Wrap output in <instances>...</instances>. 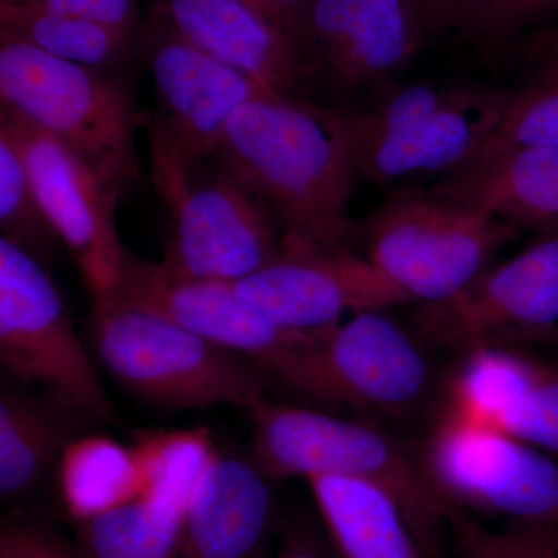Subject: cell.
Listing matches in <instances>:
<instances>
[{
	"instance_id": "6da1fadb",
	"label": "cell",
	"mask_w": 558,
	"mask_h": 558,
	"mask_svg": "<svg viewBox=\"0 0 558 558\" xmlns=\"http://www.w3.org/2000/svg\"><path fill=\"white\" fill-rule=\"evenodd\" d=\"M213 161L269 213L282 240L349 248L359 178L349 109L263 89L233 117Z\"/></svg>"
},
{
	"instance_id": "7a4b0ae2",
	"label": "cell",
	"mask_w": 558,
	"mask_h": 558,
	"mask_svg": "<svg viewBox=\"0 0 558 558\" xmlns=\"http://www.w3.org/2000/svg\"><path fill=\"white\" fill-rule=\"evenodd\" d=\"M252 458L271 480L344 476L384 488L398 501L425 553L438 548L449 526L446 502L424 461L368 418L271 402L248 411Z\"/></svg>"
},
{
	"instance_id": "3957f363",
	"label": "cell",
	"mask_w": 558,
	"mask_h": 558,
	"mask_svg": "<svg viewBox=\"0 0 558 558\" xmlns=\"http://www.w3.org/2000/svg\"><path fill=\"white\" fill-rule=\"evenodd\" d=\"M508 87L469 78L396 86L349 110L359 178L388 186L464 171L486 149L508 105Z\"/></svg>"
},
{
	"instance_id": "277c9868",
	"label": "cell",
	"mask_w": 558,
	"mask_h": 558,
	"mask_svg": "<svg viewBox=\"0 0 558 558\" xmlns=\"http://www.w3.org/2000/svg\"><path fill=\"white\" fill-rule=\"evenodd\" d=\"M89 343L117 384L161 409L250 411L266 398L267 376L252 360L110 296L94 299Z\"/></svg>"
},
{
	"instance_id": "5b68a950",
	"label": "cell",
	"mask_w": 558,
	"mask_h": 558,
	"mask_svg": "<svg viewBox=\"0 0 558 558\" xmlns=\"http://www.w3.org/2000/svg\"><path fill=\"white\" fill-rule=\"evenodd\" d=\"M416 333L387 311L360 312L307 333L264 369L293 395L363 418L407 417L427 405L435 374Z\"/></svg>"
},
{
	"instance_id": "8992f818",
	"label": "cell",
	"mask_w": 558,
	"mask_h": 558,
	"mask_svg": "<svg viewBox=\"0 0 558 558\" xmlns=\"http://www.w3.org/2000/svg\"><path fill=\"white\" fill-rule=\"evenodd\" d=\"M148 134L150 175L170 211L161 263L186 277L240 281L266 266L282 238L269 213L215 161L180 156L154 113L140 116Z\"/></svg>"
},
{
	"instance_id": "52a82bcc",
	"label": "cell",
	"mask_w": 558,
	"mask_h": 558,
	"mask_svg": "<svg viewBox=\"0 0 558 558\" xmlns=\"http://www.w3.org/2000/svg\"><path fill=\"white\" fill-rule=\"evenodd\" d=\"M521 231L433 186H398L360 223L366 258L413 304L461 292Z\"/></svg>"
},
{
	"instance_id": "ba28073f",
	"label": "cell",
	"mask_w": 558,
	"mask_h": 558,
	"mask_svg": "<svg viewBox=\"0 0 558 558\" xmlns=\"http://www.w3.org/2000/svg\"><path fill=\"white\" fill-rule=\"evenodd\" d=\"M0 95L2 108L58 140L120 193L138 178L142 121L126 90L98 70L2 35Z\"/></svg>"
},
{
	"instance_id": "9c48e42d",
	"label": "cell",
	"mask_w": 558,
	"mask_h": 558,
	"mask_svg": "<svg viewBox=\"0 0 558 558\" xmlns=\"http://www.w3.org/2000/svg\"><path fill=\"white\" fill-rule=\"evenodd\" d=\"M447 508L558 538V461L505 429L447 409L421 454Z\"/></svg>"
},
{
	"instance_id": "30bf717a",
	"label": "cell",
	"mask_w": 558,
	"mask_h": 558,
	"mask_svg": "<svg viewBox=\"0 0 558 558\" xmlns=\"http://www.w3.org/2000/svg\"><path fill=\"white\" fill-rule=\"evenodd\" d=\"M0 359L84 418L113 414L90 349L61 293L27 248L0 238Z\"/></svg>"
},
{
	"instance_id": "8fae6325",
	"label": "cell",
	"mask_w": 558,
	"mask_h": 558,
	"mask_svg": "<svg viewBox=\"0 0 558 558\" xmlns=\"http://www.w3.org/2000/svg\"><path fill=\"white\" fill-rule=\"evenodd\" d=\"M429 38L411 0H312L295 44L300 95L379 100Z\"/></svg>"
},
{
	"instance_id": "7c38bea8",
	"label": "cell",
	"mask_w": 558,
	"mask_h": 558,
	"mask_svg": "<svg viewBox=\"0 0 558 558\" xmlns=\"http://www.w3.org/2000/svg\"><path fill=\"white\" fill-rule=\"evenodd\" d=\"M413 328L422 343L461 355L558 341V231L488 267L457 295L416 304Z\"/></svg>"
},
{
	"instance_id": "4fadbf2b",
	"label": "cell",
	"mask_w": 558,
	"mask_h": 558,
	"mask_svg": "<svg viewBox=\"0 0 558 558\" xmlns=\"http://www.w3.org/2000/svg\"><path fill=\"white\" fill-rule=\"evenodd\" d=\"M233 284L242 299L295 333L328 329L348 312L413 304L366 256L293 240H282L274 259Z\"/></svg>"
},
{
	"instance_id": "5bb4252c",
	"label": "cell",
	"mask_w": 558,
	"mask_h": 558,
	"mask_svg": "<svg viewBox=\"0 0 558 558\" xmlns=\"http://www.w3.org/2000/svg\"><path fill=\"white\" fill-rule=\"evenodd\" d=\"M0 126L20 146L40 213L72 253L92 296L106 295L128 250L116 226L120 191L13 110L2 108Z\"/></svg>"
},
{
	"instance_id": "9a60e30c",
	"label": "cell",
	"mask_w": 558,
	"mask_h": 558,
	"mask_svg": "<svg viewBox=\"0 0 558 558\" xmlns=\"http://www.w3.org/2000/svg\"><path fill=\"white\" fill-rule=\"evenodd\" d=\"M101 296L170 319L202 339L252 360L263 373L286 348L307 336L271 322L242 299L231 281L175 274L161 260L150 263L130 250L124 253L116 284Z\"/></svg>"
},
{
	"instance_id": "2e32d148",
	"label": "cell",
	"mask_w": 558,
	"mask_h": 558,
	"mask_svg": "<svg viewBox=\"0 0 558 558\" xmlns=\"http://www.w3.org/2000/svg\"><path fill=\"white\" fill-rule=\"evenodd\" d=\"M145 49L163 108L157 119L190 163L211 160L231 117L269 89L183 39L157 10L145 28Z\"/></svg>"
},
{
	"instance_id": "e0dca14e",
	"label": "cell",
	"mask_w": 558,
	"mask_h": 558,
	"mask_svg": "<svg viewBox=\"0 0 558 558\" xmlns=\"http://www.w3.org/2000/svg\"><path fill=\"white\" fill-rule=\"evenodd\" d=\"M271 481L255 459L218 453L183 515L180 558H258L277 520Z\"/></svg>"
},
{
	"instance_id": "ac0fdd59",
	"label": "cell",
	"mask_w": 558,
	"mask_h": 558,
	"mask_svg": "<svg viewBox=\"0 0 558 558\" xmlns=\"http://www.w3.org/2000/svg\"><path fill=\"white\" fill-rule=\"evenodd\" d=\"M174 31L263 86L300 95L295 51L242 0H156Z\"/></svg>"
},
{
	"instance_id": "d6986e66",
	"label": "cell",
	"mask_w": 558,
	"mask_h": 558,
	"mask_svg": "<svg viewBox=\"0 0 558 558\" xmlns=\"http://www.w3.org/2000/svg\"><path fill=\"white\" fill-rule=\"evenodd\" d=\"M432 186L520 231H558V148L487 150Z\"/></svg>"
},
{
	"instance_id": "ffe728a7",
	"label": "cell",
	"mask_w": 558,
	"mask_h": 558,
	"mask_svg": "<svg viewBox=\"0 0 558 558\" xmlns=\"http://www.w3.org/2000/svg\"><path fill=\"white\" fill-rule=\"evenodd\" d=\"M306 483L337 558H427L402 508L384 488L332 475Z\"/></svg>"
},
{
	"instance_id": "44dd1931",
	"label": "cell",
	"mask_w": 558,
	"mask_h": 558,
	"mask_svg": "<svg viewBox=\"0 0 558 558\" xmlns=\"http://www.w3.org/2000/svg\"><path fill=\"white\" fill-rule=\"evenodd\" d=\"M83 416L47 398L3 389L0 395V497L20 505L38 488L60 462L65 446L76 438L75 422Z\"/></svg>"
},
{
	"instance_id": "7402d4cb",
	"label": "cell",
	"mask_w": 558,
	"mask_h": 558,
	"mask_svg": "<svg viewBox=\"0 0 558 558\" xmlns=\"http://www.w3.org/2000/svg\"><path fill=\"white\" fill-rule=\"evenodd\" d=\"M57 468L61 499L73 521L128 505L142 492L134 450L109 436H76Z\"/></svg>"
},
{
	"instance_id": "603a6c76",
	"label": "cell",
	"mask_w": 558,
	"mask_h": 558,
	"mask_svg": "<svg viewBox=\"0 0 558 558\" xmlns=\"http://www.w3.org/2000/svg\"><path fill=\"white\" fill-rule=\"evenodd\" d=\"M0 31L61 60L102 70L120 64L131 49L130 33L70 14L38 9L33 3L0 5Z\"/></svg>"
},
{
	"instance_id": "cb8c5ba5",
	"label": "cell",
	"mask_w": 558,
	"mask_h": 558,
	"mask_svg": "<svg viewBox=\"0 0 558 558\" xmlns=\"http://www.w3.org/2000/svg\"><path fill=\"white\" fill-rule=\"evenodd\" d=\"M185 510L137 498L75 521V542L89 558H180Z\"/></svg>"
},
{
	"instance_id": "d4e9b609",
	"label": "cell",
	"mask_w": 558,
	"mask_h": 558,
	"mask_svg": "<svg viewBox=\"0 0 558 558\" xmlns=\"http://www.w3.org/2000/svg\"><path fill=\"white\" fill-rule=\"evenodd\" d=\"M140 498L186 510L219 451L207 428L143 429L132 442Z\"/></svg>"
},
{
	"instance_id": "484cf974",
	"label": "cell",
	"mask_w": 558,
	"mask_h": 558,
	"mask_svg": "<svg viewBox=\"0 0 558 558\" xmlns=\"http://www.w3.org/2000/svg\"><path fill=\"white\" fill-rule=\"evenodd\" d=\"M526 76L510 87L487 150L558 148V58L526 61Z\"/></svg>"
},
{
	"instance_id": "4316f807",
	"label": "cell",
	"mask_w": 558,
	"mask_h": 558,
	"mask_svg": "<svg viewBox=\"0 0 558 558\" xmlns=\"http://www.w3.org/2000/svg\"><path fill=\"white\" fill-rule=\"evenodd\" d=\"M0 227L2 238L32 252L53 234L44 219L17 143L0 126Z\"/></svg>"
},
{
	"instance_id": "83f0119b",
	"label": "cell",
	"mask_w": 558,
	"mask_h": 558,
	"mask_svg": "<svg viewBox=\"0 0 558 558\" xmlns=\"http://www.w3.org/2000/svg\"><path fill=\"white\" fill-rule=\"evenodd\" d=\"M497 427L558 458V362L539 360L526 391Z\"/></svg>"
},
{
	"instance_id": "f1b7e54d",
	"label": "cell",
	"mask_w": 558,
	"mask_h": 558,
	"mask_svg": "<svg viewBox=\"0 0 558 558\" xmlns=\"http://www.w3.org/2000/svg\"><path fill=\"white\" fill-rule=\"evenodd\" d=\"M0 558H89L46 521L10 510L0 523Z\"/></svg>"
},
{
	"instance_id": "f546056e",
	"label": "cell",
	"mask_w": 558,
	"mask_h": 558,
	"mask_svg": "<svg viewBox=\"0 0 558 558\" xmlns=\"http://www.w3.org/2000/svg\"><path fill=\"white\" fill-rule=\"evenodd\" d=\"M558 13V0H497L480 40L501 47L523 33L538 31Z\"/></svg>"
},
{
	"instance_id": "4dcf8cb0",
	"label": "cell",
	"mask_w": 558,
	"mask_h": 558,
	"mask_svg": "<svg viewBox=\"0 0 558 558\" xmlns=\"http://www.w3.org/2000/svg\"><path fill=\"white\" fill-rule=\"evenodd\" d=\"M428 36L465 33L480 38L497 0H411Z\"/></svg>"
},
{
	"instance_id": "1f68e13d",
	"label": "cell",
	"mask_w": 558,
	"mask_h": 558,
	"mask_svg": "<svg viewBox=\"0 0 558 558\" xmlns=\"http://www.w3.org/2000/svg\"><path fill=\"white\" fill-rule=\"evenodd\" d=\"M38 9L70 14L134 35L138 25L137 0H33Z\"/></svg>"
},
{
	"instance_id": "d6a6232c",
	"label": "cell",
	"mask_w": 558,
	"mask_h": 558,
	"mask_svg": "<svg viewBox=\"0 0 558 558\" xmlns=\"http://www.w3.org/2000/svg\"><path fill=\"white\" fill-rule=\"evenodd\" d=\"M490 537L498 558H558V538L539 529L510 524Z\"/></svg>"
},
{
	"instance_id": "836d02e7",
	"label": "cell",
	"mask_w": 558,
	"mask_h": 558,
	"mask_svg": "<svg viewBox=\"0 0 558 558\" xmlns=\"http://www.w3.org/2000/svg\"><path fill=\"white\" fill-rule=\"evenodd\" d=\"M242 2L259 14L278 35L288 40L295 51L301 25L312 0H242Z\"/></svg>"
},
{
	"instance_id": "e575fe53",
	"label": "cell",
	"mask_w": 558,
	"mask_h": 558,
	"mask_svg": "<svg viewBox=\"0 0 558 558\" xmlns=\"http://www.w3.org/2000/svg\"><path fill=\"white\" fill-rule=\"evenodd\" d=\"M275 558H337L317 529L304 519L290 520L282 531L281 543Z\"/></svg>"
},
{
	"instance_id": "d590c367",
	"label": "cell",
	"mask_w": 558,
	"mask_h": 558,
	"mask_svg": "<svg viewBox=\"0 0 558 558\" xmlns=\"http://www.w3.org/2000/svg\"><path fill=\"white\" fill-rule=\"evenodd\" d=\"M449 526L457 534L459 549L464 558H498L492 543L490 531L481 526L472 515L458 510H451Z\"/></svg>"
},
{
	"instance_id": "8d00e7d4",
	"label": "cell",
	"mask_w": 558,
	"mask_h": 558,
	"mask_svg": "<svg viewBox=\"0 0 558 558\" xmlns=\"http://www.w3.org/2000/svg\"><path fill=\"white\" fill-rule=\"evenodd\" d=\"M526 61L538 58H558V21L529 33L523 43Z\"/></svg>"
},
{
	"instance_id": "74e56055",
	"label": "cell",
	"mask_w": 558,
	"mask_h": 558,
	"mask_svg": "<svg viewBox=\"0 0 558 558\" xmlns=\"http://www.w3.org/2000/svg\"><path fill=\"white\" fill-rule=\"evenodd\" d=\"M9 2H20V3H25V2H33V0H9Z\"/></svg>"
}]
</instances>
